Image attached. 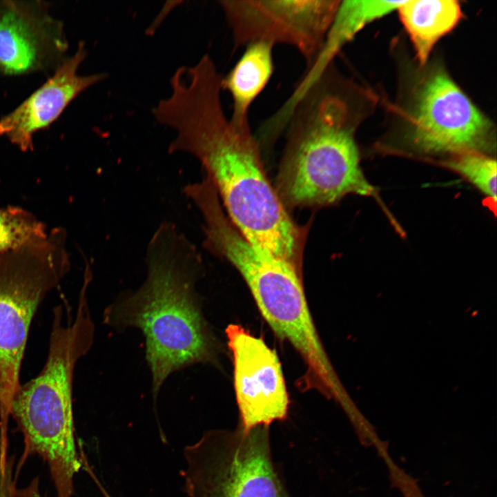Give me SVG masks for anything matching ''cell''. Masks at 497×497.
<instances>
[{"label": "cell", "mask_w": 497, "mask_h": 497, "mask_svg": "<svg viewBox=\"0 0 497 497\" xmlns=\"http://www.w3.org/2000/svg\"><path fill=\"white\" fill-rule=\"evenodd\" d=\"M354 127L333 63L287 119L286 142L274 187L287 210L331 206L349 194L376 196L360 166Z\"/></svg>", "instance_id": "obj_3"}, {"label": "cell", "mask_w": 497, "mask_h": 497, "mask_svg": "<svg viewBox=\"0 0 497 497\" xmlns=\"http://www.w3.org/2000/svg\"><path fill=\"white\" fill-rule=\"evenodd\" d=\"M0 497H16V488L10 483L0 482Z\"/></svg>", "instance_id": "obj_18"}, {"label": "cell", "mask_w": 497, "mask_h": 497, "mask_svg": "<svg viewBox=\"0 0 497 497\" xmlns=\"http://www.w3.org/2000/svg\"><path fill=\"white\" fill-rule=\"evenodd\" d=\"M146 277L105 311L104 321L121 330L140 329L154 396L173 372L211 360L213 340L195 285L202 261L195 245L170 222L160 224L146 251Z\"/></svg>", "instance_id": "obj_2"}, {"label": "cell", "mask_w": 497, "mask_h": 497, "mask_svg": "<svg viewBox=\"0 0 497 497\" xmlns=\"http://www.w3.org/2000/svg\"><path fill=\"white\" fill-rule=\"evenodd\" d=\"M64 318L59 304L53 309L44 366L20 384L11 401L10 416L23 437V458L37 455L48 466L57 497H72L74 478L81 467L75 434L73 377L95 333L85 293H79L74 318Z\"/></svg>", "instance_id": "obj_4"}, {"label": "cell", "mask_w": 497, "mask_h": 497, "mask_svg": "<svg viewBox=\"0 0 497 497\" xmlns=\"http://www.w3.org/2000/svg\"><path fill=\"white\" fill-rule=\"evenodd\" d=\"M170 88V95L152 110L157 121L176 133L169 153L194 156L242 235L257 249L302 271L307 229L292 219L268 180L251 127H235L225 115L220 75L195 70Z\"/></svg>", "instance_id": "obj_1"}, {"label": "cell", "mask_w": 497, "mask_h": 497, "mask_svg": "<svg viewBox=\"0 0 497 497\" xmlns=\"http://www.w3.org/2000/svg\"><path fill=\"white\" fill-rule=\"evenodd\" d=\"M184 453L189 497H291L273 461L269 427L207 431Z\"/></svg>", "instance_id": "obj_7"}, {"label": "cell", "mask_w": 497, "mask_h": 497, "mask_svg": "<svg viewBox=\"0 0 497 497\" xmlns=\"http://www.w3.org/2000/svg\"><path fill=\"white\" fill-rule=\"evenodd\" d=\"M210 251L236 268L273 331L304 360L306 371L299 386L304 391L315 389L327 398L339 396L343 387L312 318L302 271L257 249L230 224L214 233Z\"/></svg>", "instance_id": "obj_5"}, {"label": "cell", "mask_w": 497, "mask_h": 497, "mask_svg": "<svg viewBox=\"0 0 497 497\" xmlns=\"http://www.w3.org/2000/svg\"><path fill=\"white\" fill-rule=\"evenodd\" d=\"M64 228L0 253V438L8 437L12 397L31 322L46 295L70 269Z\"/></svg>", "instance_id": "obj_6"}, {"label": "cell", "mask_w": 497, "mask_h": 497, "mask_svg": "<svg viewBox=\"0 0 497 497\" xmlns=\"http://www.w3.org/2000/svg\"><path fill=\"white\" fill-rule=\"evenodd\" d=\"M273 45L264 41L251 43L226 77H222V90L233 101L232 124L237 128L251 127L250 108L271 79L274 70Z\"/></svg>", "instance_id": "obj_13"}, {"label": "cell", "mask_w": 497, "mask_h": 497, "mask_svg": "<svg viewBox=\"0 0 497 497\" xmlns=\"http://www.w3.org/2000/svg\"><path fill=\"white\" fill-rule=\"evenodd\" d=\"M491 122L443 72L433 74L418 99L411 138L428 153H482L491 141Z\"/></svg>", "instance_id": "obj_9"}, {"label": "cell", "mask_w": 497, "mask_h": 497, "mask_svg": "<svg viewBox=\"0 0 497 497\" xmlns=\"http://www.w3.org/2000/svg\"><path fill=\"white\" fill-rule=\"evenodd\" d=\"M340 1L225 0L219 1L234 49L264 41L293 47L306 66L324 42Z\"/></svg>", "instance_id": "obj_8"}, {"label": "cell", "mask_w": 497, "mask_h": 497, "mask_svg": "<svg viewBox=\"0 0 497 497\" xmlns=\"http://www.w3.org/2000/svg\"><path fill=\"white\" fill-rule=\"evenodd\" d=\"M46 227L28 211L18 206L0 208V253L46 237Z\"/></svg>", "instance_id": "obj_15"}, {"label": "cell", "mask_w": 497, "mask_h": 497, "mask_svg": "<svg viewBox=\"0 0 497 497\" xmlns=\"http://www.w3.org/2000/svg\"><path fill=\"white\" fill-rule=\"evenodd\" d=\"M87 55L83 42L74 55L57 68L43 85L15 109L0 119V136L22 151L33 148V136L55 121L80 93L106 78L105 73L79 75L77 70Z\"/></svg>", "instance_id": "obj_12"}, {"label": "cell", "mask_w": 497, "mask_h": 497, "mask_svg": "<svg viewBox=\"0 0 497 497\" xmlns=\"http://www.w3.org/2000/svg\"><path fill=\"white\" fill-rule=\"evenodd\" d=\"M225 333L233 357L240 427L249 431L285 420L289 398L275 351L240 324H229Z\"/></svg>", "instance_id": "obj_10"}, {"label": "cell", "mask_w": 497, "mask_h": 497, "mask_svg": "<svg viewBox=\"0 0 497 497\" xmlns=\"http://www.w3.org/2000/svg\"><path fill=\"white\" fill-rule=\"evenodd\" d=\"M443 166L456 172L473 184L487 197L496 201V162L479 152L456 155Z\"/></svg>", "instance_id": "obj_16"}, {"label": "cell", "mask_w": 497, "mask_h": 497, "mask_svg": "<svg viewBox=\"0 0 497 497\" xmlns=\"http://www.w3.org/2000/svg\"><path fill=\"white\" fill-rule=\"evenodd\" d=\"M421 64L426 63L436 43L451 31L462 12L455 0L405 1L397 9Z\"/></svg>", "instance_id": "obj_14"}, {"label": "cell", "mask_w": 497, "mask_h": 497, "mask_svg": "<svg viewBox=\"0 0 497 497\" xmlns=\"http://www.w3.org/2000/svg\"><path fill=\"white\" fill-rule=\"evenodd\" d=\"M43 1H0V72L42 70L67 49L62 24Z\"/></svg>", "instance_id": "obj_11"}, {"label": "cell", "mask_w": 497, "mask_h": 497, "mask_svg": "<svg viewBox=\"0 0 497 497\" xmlns=\"http://www.w3.org/2000/svg\"><path fill=\"white\" fill-rule=\"evenodd\" d=\"M16 497H43L41 492L39 477H35L25 487H17Z\"/></svg>", "instance_id": "obj_17"}]
</instances>
